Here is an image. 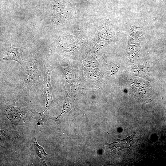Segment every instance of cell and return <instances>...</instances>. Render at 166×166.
<instances>
[{
    "mask_svg": "<svg viewBox=\"0 0 166 166\" xmlns=\"http://www.w3.org/2000/svg\"><path fill=\"white\" fill-rule=\"evenodd\" d=\"M24 49V47L15 48L12 46L3 47L1 49L0 61L12 60L21 65L23 61L22 58Z\"/></svg>",
    "mask_w": 166,
    "mask_h": 166,
    "instance_id": "3",
    "label": "cell"
},
{
    "mask_svg": "<svg viewBox=\"0 0 166 166\" xmlns=\"http://www.w3.org/2000/svg\"><path fill=\"white\" fill-rule=\"evenodd\" d=\"M34 147L36 153L39 157L41 159L44 164L46 166L45 161V159L46 155H48L45 151L43 148L40 146L37 143L35 138H34Z\"/></svg>",
    "mask_w": 166,
    "mask_h": 166,
    "instance_id": "7",
    "label": "cell"
},
{
    "mask_svg": "<svg viewBox=\"0 0 166 166\" xmlns=\"http://www.w3.org/2000/svg\"><path fill=\"white\" fill-rule=\"evenodd\" d=\"M43 61L44 66V75L42 90L45 99V109L41 114L40 117L41 119L43 120L48 115L53 104L50 77L53 68L50 65L47 59H44Z\"/></svg>",
    "mask_w": 166,
    "mask_h": 166,
    "instance_id": "2",
    "label": "cell"
},
{
    "mask_svg": "<svg viewBox=\"0 0 166 166\" xmlns=\"http://www.w3.org/2000/svg\"><path fill=\"white\" fill-rule=\"evenodd\" d=\"M72 107L71 99L67 96L65 97L63 105V108L61 114H65L71 110Z\"/></svg>",
    "mask_w": 166,
    "mask_h": 166,
    "instance_id": "8",
    "label": "cell"
},
{
    "mask_svg": "<svg viewBox=\"0 0 166 166\" xmlns=\"http://www.w3.org/2000/svg\"><path fill=\"white\" fill-rule=\"evenodd\" d=\"M163 2H162V3L164 2L165 3H166V0H163Z\"/></svg>",
    "mask_w": 166,
    "mask_h": 166,
    "instance_id": "10",
    "label": "cell"
},
{
    "mask_svg": "<svg viewBox=\"0 0 166 166\" xmlns=\"http://www.w3.org/2000/svg\"><path fill=\"white\" fill-rule=\"evenodd\" d=\"M144 38L140 28L132 27L128 37V44H134L140 47V43Z\"/></svg>",
    "mask_w": 166,
    "mask_h": 166,
    "instance_id": "5",
    "label": "cell"
},
{
    "mask_svg": "<svg viewBox=\"0 0 166 166\" xmlns=\"http://www.w3.org/2000/svg\"><path fill=\"white\" fill-rule=\"evenodd\" d=\"M38 57L36 54H30L21 65L20 79L18 88V91L24 94H28L32 85L40 79V72L37 64Z\"/></svg>",
    "mask_w": 166,
    "mask_h": 166,
    "instance_id": "1",
    "label": "cell"
},
{
    "mask_svg": "<svg viewBox=\"0 0 166 166\" xmlns=\"http://www.w3.org/2000/svg\"><path fill=\"white\" fill-rule=\"evenodd\" d=\"M126 53L131 61L133 62L134 59L140 55V50L133 45H128L126 50Z\"/></svg>",
    "mask_w": 166,
    "mask_h": 166,
    "instance_id": "6",
    "label": "cell"
},
{
    "mask_svg": "<svg viewBox=\"0 0 166 166\" xmlns=\"http://www.w3.org/2000/svg\"><path fill=\"white\" fill-rule=\"evenodd\" d=\"M13 133V131L11 130V128H9L7 129L4 130H1L0 133H2L6 134V135H1L0 138L1 140H2V139H15L16 137V135H16V133L14 134Z\"/></svg>",
    "mask_w": 166,
    "mask_h": 166,
    "instance_id": "9",
    "label": "cell"
},
{
    "mask_svg": "<svg viewBox=\"0 0 166 166\" xmlns=\"http://www.w3.org/2000/svg\"><path fill=\"white\" fill-rule=\"evenodd\" d=\"M134 136L127 137L124 140L115 139L112 143L108 144L109 147L113 151L117 152L126 148L133 147L135 140Z\"/></svg>",
    "mask_w": 166,
    "mask_h": 166,
    "instance_id": "4",
    "label": "cell"
}]
</instances>
